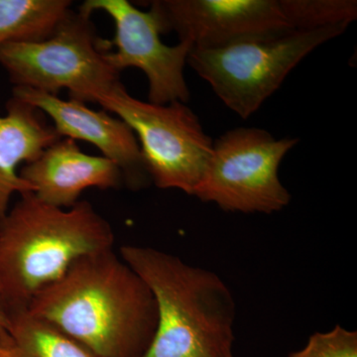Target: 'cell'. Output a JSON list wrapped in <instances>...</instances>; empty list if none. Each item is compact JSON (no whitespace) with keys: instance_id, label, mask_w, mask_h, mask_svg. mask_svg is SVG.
I'll use <instances>...</instances> for the list:
<instances>
[{"instance_id":"9a60e30c","label":"cell","mask_w":357,"mask_h":357,"mask_svg":"<svg viewBox=\"0 0 357 357\" xmlns=\"http://www.w3.org/2000/svg\"><path fill=\"white\" fill-rule=\"evenodd\" d=\"M282 13L294 31H311L356 20V0H279Z\"/></svg>"},{"instance_id":"4fadbf2b","label":"cell","mask_w":357,"mask_h":357,"mask_svg":"<svg viewBox=\"0 0 357 357\" xmlns=\"http://www.w3.org/2000/svg\"><path fill=\"white\" fill-rule=\"evenodd\" d=\"M0 357H100L27 310L11 312L0 331Z\"/></svg>"},{"instance_id":"3957f363","label":"cell","mask_w":357,"mask_h":357,"mask_svg":"<svg viewBox=\"0 0 357 357\" xmlns=\"http://www.w3.org/2000/svg\"><path fill=\"white\" fill-rule=\"evenodd\" d=\"M119 256L156 303V332L141 357H234L236 301L218 274L148 246H121Z\"/></svg>"},{"instance_id":"2e32d148","label":"cell","mask_w":357,"mask_h":357,"mask_svg":"<svg viewBox=\"0 0 357 357\" xmlns=\"http://www.w3.org/2000/svg\"><path fill=\"white\" fill-rule=\"evenodd\" d=\"M288 357H357V333L337 325L328 332L314 333L304 349Z\"/></svg>"},{"instance_id":"5b68a950","label":"cell","mask_w":357,"mask_h":357,"mask_svg":"<svg viewBox=\"0 0 357 357\" xmlns=\"http://www.w3.org/2000/svg\"><path fill=\"white\" fill-rule=\"evenodd\" d=\"M93 103L131 128L148 176L159 189L192 196L210 162L213 140L185 103L142 102L129 95L122 83L96 95Z\"/></svg>"},{"instance_id":"e0dca14e","label":"cell","mask_w":357,"mask_h":357,"mask_svg":"<svg viewBox=\"0 0 357 357\" xmlns=\"http://www.w3.org/2000/svg\"><path fill=\"white\" fill-rule=\"evenodd\" d=\"M9 317H10V312L0 300V331L4 330L8 325Z\"/></svg>"},{"instance_id":"8992f818","label":"cell","mask_w":357,"mask_h":357,"mask_svg":"<svg viewBox=\"0 0 357 357\" xmlns=\"http://www.w3.org/2000/svg\"><path fill=\"white\" fill-rule=\"evenodd\" d=\"M347 25L244 42L220 49L192 48L187 63L229 109L246 119L277 91L303 59L340 36Z\"/></svg>"},{"instance_id":"7c38bea8","label":"cell","mask_w":357,"mask_h":357,"mask_svg":"<svg viewBox=\"0 0 357 357\" xmlns=\"http://www.w3.org/2000/svg\"><path fill=\"white\" fill-rule=\"evenodd\" d=\"M60 138L41 110L14 96L7 100L6 114L0 116V218L13 195L33 192L18 166L35 161Z\"/></svg>"},{"instance_id":"ba28073f","label":"cell","mask_w":357,"mask_h":357,"mask_svg":"<svg viewBox=\"0 0 357 357\" xmlns=\"http://www.w3.org/2000/svg\"><path fill=\"white\" fill-rule=\"evenodd\" d=\"M79 11L89 16L103 11L112 18L115 34L112 41L107 40L105 61L119 73L128 68L142 70L149 83L148 102L159 105L189 102L184 68L192 45L164 44L160 38L163 25L154 6L142 11L128 0H86Z\"/></svg>"},{"instance_id":"5bb4252c","label":"cell","mask_w":357,"mask_h":357,"mask_svg":"<svg viewBox=\"0 0 357 357\" xmlns=\"http://www.w3.org/2000/svg\"><path fill=\"white\" fill-rule=\"evenodd\" d=\"M69 0H0V47L48 38L72 11Z\"/></svg>"},{"instance_id":"52a82bcc","label":"cell","mask_w":357,"mask_h":357,"mask_svg":"<svg viewBox=\"0 0 357 357\" xmlns=\"http://www.w3.org/2000/svg\"><path fill=\"white\" fill-rule=\"evenodd\" d=\"M299 139H277L264 129L239 128L213 142L206 172L192 196L231 213H273L291 202L279 166Z\"/></svg>"},{"instance_id":"7a4b0ae2","label":"cell","mask_w":357,"mask_h":357,"mask_svg":"<svg viewBox=\"0 0 357 357\" xmlns=\"http://www.w3.org/2000/svg\"><path fill=\"white\" fill-rule=\"evenodd\" d=\"M114 243L112 225L89 202L65 211L21 195L0 218V300L10 314L25 311L77 259Z\"/></svg>"},{"instance_id":"277c9868","label":"cell","mask_w":357,"mask_h":357,"mask_svg":"<svg viewBox=\"0 0 357 357\" xmlns=\"http://www.w3.org/2000/svg\"><path fill=\"white\" fill-rule=\"evenodd\" d=\"M107 48L91 16L72 10L48 38L2 45L0 66L14 86L53 96L66 89L70 100L93 102L96 95L121 83V73L105 61Z\"/></svg>"},{"instance_id":"6da1fadb","label":"cell","mask_w":357,"mask_h":357,"mask_svg":"<svg viewBox=\"0 0 357 357\" xmlns=\"http://www.w3.org/2000/svg\"><path fill=\"white\" fill-rule=\"evenodd\" d=\"M27 311L100 357H141L157 328L146 284L114 248L77 259Z\"/></svg>"},{"instance_id":"8fae6325","label":"cell","mask_w":357,"mask_h":357,"mask_svg":"<svg viewBox=\"0 0 357 357\" xmlns=\"http://www.w3.org/2000/svg\"><path fill=\"white\" fill-rule=\"evenodd\" d=\"M20 177L44 203L70 208L82 192L91 188L116 189L124 181L116 163L103 156L84 153L76 141L62 137L21 168Z\"/></svg>"},{"instance_id":"9c48e42d","label":"cell","mask_w":357,"mask_h":357,"mask_svg":"<svg viewBox=\"0 0 357 357\" xmlns=\"http://www.w3.org/2000/svg\"><path fill=\"white\" fill-rule=\"evenodd\" d=\"M163 32L192 48L220 49L293 32L279 0H157Z\"/></svg>"},{"instance_id":"30bf717a","label":"cell","mask_w":357,"mask_h":357,"mask_svg":"<svg viewBox=\"0 0 357 357\" xmlns=\"http://www.w3.org/2000/svg\"><path fill=\"white\" fill-rule=\"evenodd\" d=\"M13 96L48 115L61 137L95 145L103 157L119 165L130 187H140L149 178L137 138L121 119L105 110L89 109L84 102L62 100L36 89L13 86Z\"/></svg>"}]
</instances>
